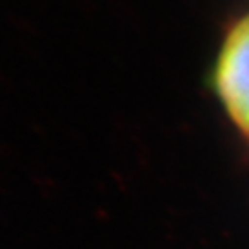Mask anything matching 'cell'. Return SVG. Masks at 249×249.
Returning a JSON list of instances; mask_svg holds the SVG:
<instances>
[{"instance_id":"obj_1","label":"cell","mask_w":249,"mask_h":249,"mask_svg":"<svg viewBox=\"0 0 249 249\" xmlns=\"http://www.w3.org/2000/svg\"><path fill=\"white\" fill-rule=\"evenodd\" d=\"M208 87L233 137L249 154V0L223 24Z\"/></svg>"}]
</instances>
